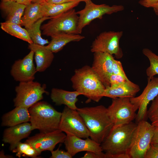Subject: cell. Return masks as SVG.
Masks as SVG:
<instances>
[{
	"instance_id": "6da1fadb",
	"label": "cell",
	"mask_w": 158,
	"mask_h": 158,
	"mask_svg": "<svg viewBox=\"0 0 158 158\" xmlns=\"http://www.w3.org/2000/svg\"><path fill=\"white\" fill-rule=\"evenodd\" d=\"M89 131L90 138L101 144L114 124L109 115L107 108L102 105L78 108Z\"/></svg>"
},
{
	"instance_id": "7a4b0ae2",
	"label": "cell",
	"mask_w": 158,
	"mask_h": 158,
	"mask_svg": "<svg viewBox=\"0 0 158 158\" xmlns=\"http://www.w3.org/2000/svg\"><path fill=\"white\" fill-rule=\"evenodd\" d=\"M71 80L73 89L89 100L98 102L103 97L106 87L91 67L85 65L75 69Z\"/></svg>"
},
{
	"instance_id": "3957f363",
	"label": "cell",
	"mask_w": 158,
	"mask_h": 158,
	"mask_svg": "<svg viewBox=\"0 0 158 158\" xmlns=\"http://www.w3.org/2000/svg\"><path fill=\"white\" fill-rule=\"evenodd\" d=\"M137 123L113 126L107 136L101 144L105 158H113L115 155L128 154Z\"/></svg>"
},
{
	"instance_id": "277c9868",
	"label": "cell",
	"mask_w": 158,
	"mask_h": 158,
	"mask_svg": "<svg viewBox=\"0 0 158 158\" xmlns=\"http://www.w3.org/2000/svg\"><path fill=\"white\" fill-rule=\"evenodd\" d=\"M30 123L34 130L48 133L59 129L61 112L44 101L38 102L29 108Z\"/></svg>"
},
{
	"instance_id": "5b68a950",
	"label": "cell",
	"mask_w": 158,
	"mask_h": 158,
	"mask_svg": "<svg viewBox=\"0 0 158 158\" xmlns=\"http://www.w3.org/2000/svg\"><path fill=\"white\" fill-rule=\"evenodd\" d=\"M79 16L74 9L52 17L41 26L42 35L51 37L61 33H77Z\"/></svg>"
},
{
	"instance_id": "8992f818",
	"label": "cell",
	"mask_w": 158,
	"mask_h": 158,
	"mask_svg": "<svg viewBox=\"0 0 158 158\" xmlns=\"http://www.w3.org/2000/svg\"><path fill=\"white\" fill-rule=\"evenodd\" d=\"M155 127L143 120L137 123L128 154L130 158H145L153 136Z\"/></svg>"
},
{
	"instance_id": "52a82bcc",
	"label": "cell",
	"mask_w": 158,
	"mask_h": 158,
	"mask_svg": "<svg viewBox=\"0 0 158 158\" xmlns=\"http://www.w3.org/2000/svg\"><path fill=\"white\" fill-rule=\"evenodd\" d=\"M46 88L45 85H42L33 81L20 82L15 89L16 94L13 99L14 106L29 109L43 99L44 93H48Z\"/></svg>"
},
{
	"instance_id": "ba28073f",
	"label": "cell",
	"mask_w": 158,
	"mask_h": 158,
	"mask_svg": "<svg viewBox=\"0 0 158 158\" xmlns=\"http://www.w3.org/2000/svg\"><path fill=\"white\" fill-rule=\"evenodd\" d=\"M85 2L84 8L77 12L79 15L77 34H81L83 28L95 19H101L105 14L110 15L117 13L123 11L124 8L121 5L110 6L106 4H96L91 0Z\"/></svg>"
},
{
	"instance_id": "9c48e42d",
	"label": "cell",
	"mask_w": 158,
	"mask_h": 158,
	"mask_svg": "<svg viewBox=\"0 0 158 158\" xmlns=\"http://www.w3.org/2000/svg\"><path fill=\"white\" fill-rule=\"evenodd\" d=\"M108 113L114 124L117 126L129 123L135 119L137 107L128 97L116 98L107 108Z\"/></svg>"
},
{
	"instance_id": "30bf717a",
	"label": "cell",
	"mask_w": 158,
	"mask_h": 158,
	"mask_svg": "<svg viewBox=\"0 0 158 158\" xmlns=\"http://www.w3.org/2000/svg\"><path fill=\"white\" fill-rule=\"evenodd\" d=\"M59 129L66 135L82 138L86 139L90 136L89 131L77 111L66 106L61 112Z\"/></svg>"
},
{
	"instance_id": "8fae6325",
	"label": "cell",
	"mask_w": 158,
	"mask_h": 158,
	"mask_svg": "<svg viewBox=\"0 0 158 158\" xmlns=\"http://www.w3.org/2000/svg\"><path fill=\"white\" fill-rule=\"evenodd\" d=\"M122 31H104L101 33L93 41L91 46V51L103 52L114 55L118 59L123 55L119 42L123 35Z\"/></svg>"
},
{
	"instance_id": "7c38bea8",
	"label": "cell",
	"mask_w": 158,
	"mask_h": 158,
	"mask_svg": "<svg viewBox=\"0 0 158 158\" xmlns=\"http://www.w3.org/2000/svg\"><path fill=\"white\" fill-rule=\"evenodd\" d=\"M147 80V84L142 93L137 97L130 98L131 102L138 108L135 118L137 123L145 120L147 116L148 104L158 95V77H154Z\"/></svg>"
},
{
	"instance_id": "4fadbf2b",
	"label": "cell",
	"mask_w": 158,
	"mask_h": 158,
	"mask_svg": "<svg viewBox=\"0 0 158 158\" xmlns=\"http://www.w3.org/2000/svg\"><path fill=\"white\" fill-rule=\"evenodd\" d=\"M66 134L60 129L36 134L28 137L25 142L30 144L40 154L44 151L51 152L58 143H63Z\"/></svg>"
},
{
	"instance_id": "5bb4252c",
	"label": "cell",
	"mask_w": 158,
	"mask_h": 158,
	"mask_svg": "<svg viewBox=\"0 0 158 158\" xmlns=\"http://www.w3.org/2000/svg\"><path fill=\"white\" fill-rule=\"evenodd\" d=\"M34 53L30 50L22 59L15 61L11 71V75L16 81L27 82L32 81L37 72L33 63Z\"/></svg>"
},
{
	"instance_id": "9a60e30c",
	"label": "cell",
	"mask_w": 158,
	"mask_h": 158,
	"mask_svg": "<svg viewBox=\"0 0 158 158\" xmlns=\"http://www.w3.org/2000/svg\"><path fill=\"white\" fill-rule=\"evenodd\" d=\"M63 143L67 151L72 157L83 151L97 153L103 152L101 144L89 138L83 139L73 135L67 134Z\"/></svg>"
},
{
	"instance_id": "2e32d148",
	"label": "cell",
	"mask_w": 158,
	"mask_h": 158,
	"mask_svg": "<svg viewBox=\"0 0 158 158\" xmlns=\"http://www.w3.org/2000/svg\"><path fill=\"white\" fill-rule=\"evenodd\" d=\"M114 58L106 53L95 52L91 67L106 87L109 86V78L113 73L112 66Z\"/></svg>"
},
{
	"instance_id": "e0dca14e",
	"label": "cell",
	"mask_w": 158,
	"mask_h": 158,
	"mask_svg": "<svg viewBox=\"0 0 158 158\" xmlns=\"http://www.w3.org/2000/svg\"><path fill=\"white\" fill-rule=\"evenodd\" d=\"M33 130L30 123L28 122L9 127L4 131L2 140L9 144L10 150L12 151L22 139L28 138Z\"/></svg>"
},
{
	"instance_id": "ac0fdd59",
	"label": "cell",
	"mask_w": 158,
	"mask_h": 158,
	"mask_svg": "<svg viewBox=\"0 0 158 158\" xmlns=\"http://www.w3.org/2000/svg\"><path fill=\"white\" fill-rule=\"evenodd\" d=\"M28 48L34 52L37 72H43L51 65L54 58V55L53 53L46 46L33 43L29 44Z\"/></svg>"
},
{
	"instance_id": "d6986e66",
	"label": "cell",
	"mask_w": 158,
	"mask_h": 158,
	"mask_svg": "<svg viewBox=\"0 0 158 158\" xmlns=\"http://www.w3.org/2000/svg\"><path fill=\"white\" fill-rule=\"evenodd\" d=\"M140 90L138 85L130 81L116 86L106 87L102 96L112 99L118 97L130 98L135 97Z\"/></svg>"
},
{
	"instance_id": "ffe728a7",
	"label": "cell",
	"mask_w": 158,
	"mask_h": 158,
	"mask_svg": "<svg viewBox=\"0 0 158 158\" xmlns=\"http://www.w3.org/2000/svg\"><path fill=\"white\" fill-rule=\"evenodd\" d=\"M81 95L79 92L75 90L70 91L62 89L53 88L50 95L53 102L57 105H65L70 108L77 110L76 103L78 101L77 97Z\"/></svg>"
},
{
	"instance_id": "44dd1931",
	"label": "cell",
	"mask_w": 158,
	"mask_h": 158,
	"mask_svg": "<svg viewBox=\"0 0 158 158\" xmlns=\"http://www.w3.org/2000/svg\"><path fill=\"white\" fill-rule=\"evenodd\" d=\"M30 120L29 109L20 106L16 107L13 109L3 115L1 126L12 127L28 122Z\"/></svg>"
},
{
	"instance_id": "7402d4cb",
	"label": "cell",
	"mask_w": 158,
	"mask_h": 158,
	"mask_svg": "<svg viewBox=\"0 0 158 158\" xmlns=\"http://www.w3.org/2000/svg\"><path fill=\"white\" fill-rule=\"evenodd\" d=\"M26 6L14 1H1L0 8L6 15V22L21 25V18Z\"/></svg>"
},
{
	"instance_id": "603a6c76",
	"label": "cell",
	"mask_w": 158,
	"mask_h": 158,
	"mask_svg": "<svg viewBox=\"0 0 158 158\" xmlns=\"http://www.w3.org/2000/svg\"><path fill=\"white\" fill-rule=\"evenodd\" d=\"M51 37V41L46 46L53 53L60 51L71 42H78L85 38L79 34L65 33L56 34Z\"/></svg>"
},
{
	"instance_id": "cb8c5ba5",
	"label": "cell",
	"mask_w": 158,
	"mask_h": 158,
	"mask_svg": "<svg viewBox=\"0 0 158 158\" xmlns=\"http://www.w3.org/2000/svg\"><path fill=\"white\" fill-rule=\"evenodd\" d=\"M78 0L61 4H52L45 1L41 4V10L43 17H53L73 9L78 6Z\"/></svg>"
},
{
	"instance_id": "d4e9b609",
	"label": "cell",
	"mask_w": 158,
	"mask_h": 158,
	"mask_svg": "<svg viewBox=\"0 0 158 158\" xmlns=\"http://www.w3.org/2000/svg\"><path fill=\"white\" fill-rule=\"evenodd\" d=\"M43 17L41 4L31 3L27 5L21 18V25L26 29L29 28L38 20Z\"/></svg>"
},
{
	"instance_id": "484cf974",
	"label": "cell",
	"mask_w": 158,
	"mask_h": 158,
	"mask_svg": "<svg viewBox=\"0 0 158 158\" xmlns=\"http://www.w3.org/2000/svg\"><path fill=\"white\" fill-rule=\"evenodd\" d=\"M1 29L8 34L28 42L33 43L26 29L22 28L21 25L6 22L1 23Z\"/></svg>"
},
{
	"instance_id": "4316f807",
	"label": "cell",
	"mask_w": 158,
	"mask_h": 158,
	"mask_svg": "<svg viewBox=\"0 0 158 158\" xmlns=\"http://www.w3.org/2000/svg\"><path fill=\"white\" fill-rule=\"evenodd\" d=\"M51 18L43 17L35 22L30 28L26 29L34 43L44 46L49 43L47 40L45 39L42 37L41 27L43 22L46 20L50 19Z\"/></svg>"
},
{
	"instance_id": "83f0119b",
	"label": "cell",
	"mask_w": 158,
	"mask_h": 158,
	"mask_svg": "<svg viewBox=\"0 0 158 158\" xmlns=\"http://www.w3.org/2000/svg\"><path fill=\"white\" fill-rule=\"evenodd\" d=\"M142 52L150 61V66L146 69V73L147 80H150L156 75H158V55L148 48L143 49Z\"/></svg>"
},
{
	"instance_id": "f1b7e54d",
	"label": "cell",
	"mask_w": 158,
	"mask_h": 158,
	"mask_svg": "<svg viewBox=\"0 0 158 158\" xmlns=\"http://www.w3.org/2000/svg\"><path fill=\"white\" fill-rule=\"evenodd\" d=\"M12 152L16 153V156L19 158L23 156L37 158L40 154L30 144L26 142H19Z\"/></svg>"
},
{
	"instance_id": "f546056e",
	"label": "cell",
	"mask_w": 158,
	"mask_h": 158,
	"mask_svg": "<svg viewBox=\"0 0 158 158\" xmlns=\"http://www.w3.org/2000/svg\"><path fill=\"white\" fill-rule=\"evenodd\" d=\"M147 116L154 126H158V95L152 101L147 110Z\"/></svg>"
},
{
	"instance_id": "4dcf8cb0",
	"label": "cell",
	"mask_w": 158,
	"mask_h": 158,
	"mask_svg": "<svg viewBox=\"0 0 158 158\" xmlns=\"http://www.w3.org/2000/svg\"><path fill=\"white\" fill-rule=\"evenodd\" d=\"M113 74L121 75L126 79H128L123 69L121 62L114 59L112 66Z\"/></svg>"
},
{
	"instance_id": "1f68e13d",
	"label": "cell",
	"mask_w": 158,
	"mask_h": 158,
	"mask_svg": "<svg viewBox=\"0 0 158 158\" xmlns=\"http://www.w3.org/2000/svg\"><path fill=\"white\" fill-rule=\"evenodd\" d=\"M130 80L123 76L118 75L112 74L109 78L110 86L114 87L117 86L122 83Z\"/></svg>"
},
{
	"instance_id": "d6a6232c",
	"label": "cell",
	"mask_w": 158,
	"mask_h": 158,
	"mask_svg": "<svg viewBox=\"0 0 158 158\" xmlns=\"http://www.w3.org/2000/svg\"><path fill=\"white\" fill-rule=\"evenodd\" d=\"M51 155L50 158H72L73 157L67 151H65L59 149V148L51 152Z\"/></svg>"
},
{
	"instance_id": "836d02e7",
	"label": "cell",
	"mask_w": 158,
	"mask_h": 158,
	"mask_svg": "<svg viewBox=\"0 0 158 158\" xmlns=\"http://www.w3.org/2000/svg\"><path fill=\"white\" fill-rule=\"evenodd\" d=\"M145 158H158V145L151 144Z\"/></svg>"
},
{
	"instance_id": "e575fe53",
	"label": "cell",
	"mask_w": 158,
	"mask_h": 158,
	"mask_svg": "<svg viewBox=\"0 0 158 158\" xmlns=\"http://www.w3.org/2000/svg\"><path fill=\"white\" fill-rule=\"evenodd\" d=\"M139 4L147 8H153L158 3V0H139Z\"/></svg>"
},
{
	"instance_id": "d590c367",
	"label": "cell",
	"mask_w": 158,
	"mask_h": 158,
	"mask_svg": "<svg viewBox=\"0 0 158 158\" xmlns=\"http://www.w3.org/2000/svg\"><path fill=\"white\" fill-rule=\"evenodd\" d=\"M82 158H105V153L103 152L97 153L92 152H86Z\"/></svg>"
},
{
	"instance_id": "8d00e7d4",
	"label": "cell",
	"mask_w": 158,
	"mask_h": 158,
	"mask_svg": "<svg viewBox=\"0 0 158 158\" xmlns=\"http://www.w3.org/2000/svg\"><path fill=\"white\" fill-rule=\"evenodd\" d=\"M151 144L158 145V126H155Z\"/></svg>"
},
{
	"instance_id": "74e56055",
	"label": "cell",
	"mask_w": 158,
	"mask_h": 158,
	"mask_svg": "<svg viewBox=\"0 0 158 158\" xmlns=\"http://www.w3.org/2000/svg\"><path fill=\"white\" fill-rule=\"evenodd\" d=\"M75 0H46V1L52 4H61L73 1Z\"/></svg>"
},
{
	"instance_id": "f35d334b",
	"label": "cell",
	"mask_w": 158,
	"mask_h": 158,
	"mask_svg": "<svg viewBox=\"0 0 158 158\" xmlns=\"http://www.w3.org/2000/svg\"><path fill=\"white\" fill-rule=\"evenodd\" d=\"M13 1L26 6L30 4L32 2V0H13Z\"/></svg>"
},
{
	"instance_id": "ab89813d",
	"label": "cell",
	"mask_w": 158,
	"mask_h": 158,
	"mask_svg": "<svg viewBox=\"0 0 158 158\" xmlns=\"http://www.w3.org/2000/svg\"><path fill=\"white\" fill-rule=\"evenodd\" d=\"M155 13L158 16V3L155 5L153 8Z\"/></svg>"
},
{
	"instance_id": "60d3db41",
	"label": "cell",
	"mask_w": 158,
	"mask_h": 158,
	"mask_svg": "<svg viewBox=\"0 0 158 158\" xmlns=\"http://www.w3.org/2000/svg\"><path fill=\"white\" fill-rule=\"evenodd\" d=\"M46 0H32V2L33 3L41 4L45 1Z\"/></svg>"
},
{
	"instance_id": "b9f144b4",
	"label": "cell",
	"mask_w": 158,
	"mask_h": 158,
	"mask_svg": "<svg viewBox=\"0 0 158 158\" xmlns=\"http://www.w3.org/2000/svg\"><path fill=\"white\" fill-rule=\"evenodd\" d=\"M13 0H1V1L7 2L13 1Z\"/></svg>"
},
{
	"instance_id": "7bdbcfd3",
	"label": "cell",
	"mask_w": 158,
	"mask_h": 158,
	"mask_svg": "<svg viewBox=\"0 0 158 158\" xmlns=\"http://www.w3.org/2000/svg\"><path fill=\"white\" fill-rule=\"evenodd\" d=\"M80 2V1H84L85 2L87 1H89L91 0H78Z\"/></svg>"
}]
</instances>
